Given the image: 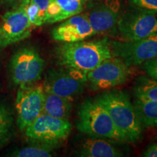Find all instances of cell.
Here are the masks:
<instances>
[{
  "label": "cell",
  "instance_id": "24",
  "mask_svg": "<svg viewBox=\"0 0 157 157\" xmlns=\"http://www.w3.org/2000/svg\"><path fill=\"white\" fill-rule=\"evenodd\" d=\"M32 1L34 2L37 5V7H39L41 13V15H42V18L44 19L45 23L47 10H48L49 3H50V0H32Z\"/></svg>",
  "mask_w": 157,
  "mask_h": 157
},
{
  "label": "cell",
  "instance_id": "23",
  "mask_svg": "<svg viewBox=\"0 0 157 157\" xmlns=\"http://www.w3.org/2000/svg\"><path fill=\"white\" fill-rule=\"evenodd\" d=\"M143 65L147 74L150 77L157 79V58L149 60Z\"/></svg>",
  "mask_w": 157,
  "mask_h": 157
},
{
  "label": "cell",
  "instance_id": "8",
  "mask_svg": "<svg viewBox=\"0 0 157 157\" xmlns=\"http://www.w3.org/2000/svg\"><path fill=\"white\" fill-rule=\"evenodd\" d=\"M110 46L112 56L134 67L157 58V34L137 40L113 41Z\"/></svg>",
  "mask_w": 157,
  "mask_h": 157
},
{
  "label": "cell",
  "instance_id": "6",
  "mask_svg": "<svg viewBox=\"0 0 157 157\" xmlns=\"http://www.w3.org/2000/svg\"><path fill=\"white\" fill-rule=\"evenodd\" d=\"M117 31L124 40H137L157 34V13L134 7L119 15Z\"/></svg>",
  "mask_w": 157,
  "mask_h": 157
},
{
  "label": "cell",
  "instance_id": "13",
  "mask_svg": "<svg viewBox=\"0 0 157 157\" xmlns=\"http://www.w3.org/2000/svg\"><path fill=\"white\" fill-rule=\"evenodd\" d=\"M85 14H77L66 19L52 31V38L63 43L76 42L95 35Z\"/></svg>",
  "mask_w": 157,
  "mask_h": 157
},
{
  "label": "cell",
  "instance_id": "9",
  "mask_svg": "<svg viewBox=\"0 0 157 157\" xmlns=\"http://www.w3.org/2000/svg\"><path fill=\"white\" fill-rule=\"evenodd\" d=\"M132 74L131 67L112 56L87 74V83L94 91L110 90L124 84Z\"/></svg>",
  "mask_w": 157,
  "mask_h": 157
},
{
  "label": "cell",
  "instance_id": "3",
  "mask_svg": "<svg viewBox=\"0 0 157 157\" xmlns=\"http://www.w3.org/2000/svg\"><path fill=\"white\" fill-rule=\"evenodd\" d=\"M76 127L90 137L122 141L109 113L96 100H86L80 105Z\"/></svg>",
  "mask_w": 157,
  "mask_h": 157
},
{
  "label": "cell",
  "instance_id": "16",
  "mask_svg": "<svg viewBox=\"0 0 157 157\" xmlns=\"http://www.w3.org/2000/svg\"><path fill=\"white\" fill-rule=\"evenodd\" d=\"M73 99L44 92L43 113L58 119L68 120L72 109Z\"/></svg>",
  "mask_w": 157,
  "mask_h": 157
},
{
  "label": "cell",
  "instance_id": "27",
  "mask_svg": "<svg viewBox=\"0 0 157 157\" xmlns=\"http://www.w3.org/2000/svg\"><path fill=\"white\" fill-rule=\"evenodd\" d=\"M86 2H88V1H90V0H85Z\"/></svg>",
  "mask_w": 157,
  "mask_h": 157
},
{
  "label": "cell",
  "instance_id": "25",
  "mask_svg": "<svg viewBox=\"0 0 157 157\" xmlns=\"http://www.w3.org/2000/svg\"><path fill=\"white\" fill-rule=\"evenodd\" d=\"M143 156L146 157H157V143L152 144L146 148V150L143 152Z\"/></svg>",
  "mask_w": 157,
  "mask_h": 157
},
{
  "label": "cell",
  "instance_id": "1",
  "mask_svg": "<svg viewBox=\"0 0 157 157\" xmlns=\"http://www.w3.org/2000/svg\"><path fill=\"white\" fill-rule=\"evenodd\" d=\"M59 64L87 74L112 56L108 39L63 43L56 50Z\"/></svg>",
  "mask_w": 157,
  "mask_h": 157
},
{
  "label": "cell",
  "instance_id": "15",
  "mask_svg": "<svg viewBox=\"0 0 157 157\" xmlns=\"http://www.w3.org/2000/svg\"><path fill=\"white\" fill-rule=\"evenodd\" d=\"M83 157H119L122 153L113 145L100 137H90L84 141L78 152Z\"/></svg>",
  "mask_w": 157,
  "mask_h": 157
},
{
  "label": "cell",
  "instance_id": "17",
  "mask_svg": "<svg viewBox=\"0 0 157 157\" xmlns=\"http://www.w3.org/2000/svg\"><path fill=\"white\" fill-rule=\"evenodd\" d=\"M133 105L143 127L157 128V102L135 97Z\"/></svg>",
  "mask_w": 157,
  "mask_h": 157
},
{
  "label": "cell",
  "instance_id": "4",
  "mask_svg": "<svg viewBox=\"0 0 157 157\" xmlns=\"http://www.w3.org/2000/svg\"><path fill=\"white\" fill-rule=\"evenodd\" d=\"M10 74L16 85L35 84L42 76L44 60L38 51L31 47L20 49L13 55L10 61Z\"/></svg>",
  "mask_w": 157,
  "mask_h": 157
},
{
  "label": "cell",
  "instance_id": "18",
  "mask_svg": "<svg viewBox=\"0 0 157 157\" xmlns=\"http://www.w3.org/2000/svg\"><path fill=\"white\" fill-rule=\"evenodd\" d=\"M135 97L157 102V79L143 76L137 79L134 87Z\"/></svg>",
  "mask_w": 157,
  "mask_h": 157
},
{
  "label": "cell",
  "instance_id": "21",
  "mask_svg": "<svg viewBox=\"0 0 157 157\" xmlns=\"http://www.w3.org/2000/svg\"><path fill=\"white\" fill-rule=\"evenodd\" d=\"M20 5L24 8L29 21L34 27L41 26L45 24L39 7L32 0H23Z\"/></svg>",
  "mask_w": 157,
  "mask_h": 157
},
{
  "label": "cell",
  "instance_id": "2",
  "mask_svg": "<svg viewBox=\"0 0 157 157\" xmlns=\"http://www.w3.org/2000/svg\"><path fill=\"white\" fill-rule=\"evenodd\" d=\"M95 100L109 113L122 141L136 142L140 140L143 126L126 93L117 90L108 91L99 95Z\"/></svg>",
  "mask_w": 157,
  "mask_h": 157
},
{
  "label": "cell",
  "instance_id": "5",
  "mask_svg": "<svg viewBox=\"0 0 157 157\" xmlns=\"http://www.w3.org/2000/svg\"><path fill=\"white\" fill-rule=\"evenodd\" d=\"M71 129L72 124L68 120L42 113L24 131L30 140L54 147L66 140Z\"/></svg>",
  "mask_w": 157,
  "mask_h": 157
},
{
  "label": "cell",
  "instance_id": "12",
  "mask_svg": "<svg viewBox=\"0 0 157 157\" xmlns=\"http://www.w3.org/2000/svg\"><path fill=\"white\" fill-rule=\"evenodd\" d=\"M86 17L96 34L114 35L117 31L119 4L117 0H109L92 7Z\"/></svg>",
  "mask_w": 157,
  "mask_h": 157
},
{
  "label": "cell",
  "instance_id": "7",
  "mask_svg": "<svg viewBox=\"0 0 157 157\" xmlns=\"http://www.w3.org/2000/svg\"><path fill=\"white\" fill-rule=\"evenodd\" d=\"M87 84V74L62 67L49 71L45 75L42 86L44 92L73 99L84 91Z\"/></svg>",
  "mask_w": 157,
  "mask_h": 157
},
{
  "label": "cell",
  "instance_id": "11",
  "mask_svg": "<svg viewBox=\"0 0 157 157\" xmlns=\"http://www.w3.org/2000/svg\"><path fill=\"white\" fill-rule=\"evenodd\" d=\"M25 10L21 5L2 16L0 48H6L30 36L34 28Z\"/></svg>",
  "mask_w": 157,
  "mask_h": 157
},
{
  "label": "cell",
  "instance_id": "19",
  "mask_svg": "<svg viewBox=\"0 0 157 157\" xmlns=\"http://www.w3.org/2000/svg\"><path fill=\"white\" fill-rule=\"evenodd\" d=\"M13 131V114L5 104L0 103V146L8 140Z\"/></svg>",
  "mask_w": 157,
  "mask_h": 157
},
{
  "label": "cell",
  "instance_id": "26",
  "mask_svg": "<svg viewBox=\"0 0 157 157\" xmlns=\"http://www.w3.org/2000/svg\"><path fill=\"white\" fill-rule=\"evenodd\" d=\"M23 0H0L2 5L6 6V7H16L21 3Z\"/></svg>",
  "mask_w": 157,
  "mask_h": 157
},
{
  "label": "cell",
  "instance_id": "20",
  "mask_svg": "<svg viewBox=\"0 0 157 157\" xmlns=\"http://www.w3.org/2000/svg\"><path fill=\"white\" fill-rule=\"evenodd\" d=\"M53 147L39 144L25 147L12 153L10 156L15 157H51L52 156Z\"/></svg>",
  "mask_w": 157,
  "mask_h": 157
},
{
  "label": "cell",
  "instance_id": "14",
  "mask_svg": "<svg viewBox=\"0 0 157 157\" xmlns=\"http://www.w3.org/2000/svg\"><path fill=\"white\" fill-rule=\"evenodd\" d=\"M85 0H50L45 23H56L79 14L84 10Z\"/></svg>",
  "mask_w": 157,
  "mask_h": 157
},
{
  "label": "cell",
  "instance_id": "22",
  "mask_svg": "<svg viewBox=\"0 0 157 157\" xmlns=\"http://www.w3.org/2000/svg\"><path fill=\"white\" fill-rule=\"evenodd\" d=\"M129 2L135 7L157 13V0H129Z\"/></svg>",
  "mask_w": 157,
  "mask_h": 157
},
{
  "label": "cell",
  "instance_id": "10",
  "mask_svg": "<svg viewBox=\"0 0 157 157\" xmlns=\"http://www.w3.org/2000/svg\"><path fill=\"white\" fill-rule=\"evenodd\" d=\"M44 90L42 85L19 86L15 99L17 125L24 131L42 112Z\"/></svg>",
  "mask_w": 157,
  "mask_h": 157
}]
</instances>
